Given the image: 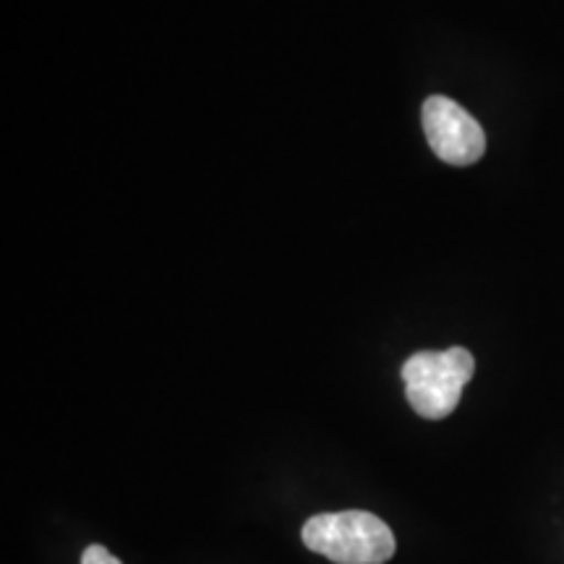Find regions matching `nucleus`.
<instances>
[{"label": "nucleus", "instance_id": "f257e3e1", "mask_svg": "<svg viewBox=\"0 0 564 564\" xmlns=\"http://www.w3.org/2000/svg\"><path fill=\"white\" fill-rule=\"evenodd\" d=\"M301 539L335 564H384L398 552L392 528L366 510L314 514L303 523Z\"/></svg>", "mask_w": 564, "mask_h": 564}, {"label": "nucleus", "instance_id": "f03ea898", "mask_svg": "<svg viewBox=\"0 0 564 564\" xmlns=\"http://www.w3.org/2000/svg\"><path fill=\"white\" fill-rule=\"evenodd\" d=\"M476 358L470 350H421L403 364L408 403L421 419L442 421L460 405L465 384L474 379Z\"/></svg>", "mask_w": 564, "mask_h": 564}, {"label": "nucleus", "instance_id": "7ed1b4c3", "mask_svg": "<svg viewBox=\"0 0 564 564\" xmlns=\"http://www.w3.org/2000/svg\"><path fill=\"white\" fill-rule=\"evenodd\" d=\"M423 133L436 158L447 165H474L486 152L481 123L449 97L434 95L421 108Z\"/></svg>", "mask_w": 564, "mask_h": 564}, {"label": "nucleus", "instance_id": "20e7f679", "mask_svg": "<svg viewBox=\"0 0 564 564\" xmlns=\"http://www.w3.org/2000/svg\"><path fill=\"white\" fill-rule=\"evenodd\" d=\"M82 564H123L116 554H110L102 544H91L84 549Z\"/></svg>", "mask_w": 564, "mask_h": 564}]
</instances>
